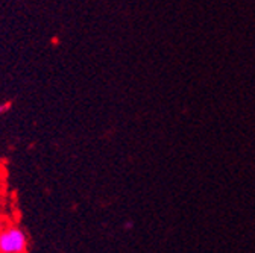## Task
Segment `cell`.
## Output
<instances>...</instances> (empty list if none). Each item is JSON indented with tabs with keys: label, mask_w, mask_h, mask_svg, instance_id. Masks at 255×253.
Here are the masks:
<instances>
[{
	"label": "cell",
	"mask_w": 255,
	"mask_h": 253,
	"mask_svg": "<svg viewBox=\"0 0 255 253\" xmlns=\"http://www.w3.org/2000/svg\"><path fill=\"white\" fill-rule=\"evenodd\" d=\"M27 237L17 225H0V253H26Z\"/></svg>",
	"instance_id": "6da1fadb"
},
{
	"label": "cell",
	"mask_w": 255,
	"mask_h": 253,
	"mask_svg": "<svg viewBox=\"0 0 255 253\" xmlns=\"http://www.w3.org/2000/svg\"><path fill=\"white\" fill-rule=\"evenodd\" d=\"M0 225H2V223H0Z\"/></svg>",
	"instance_id": "7a4b0ae2"
}]
</instances>
